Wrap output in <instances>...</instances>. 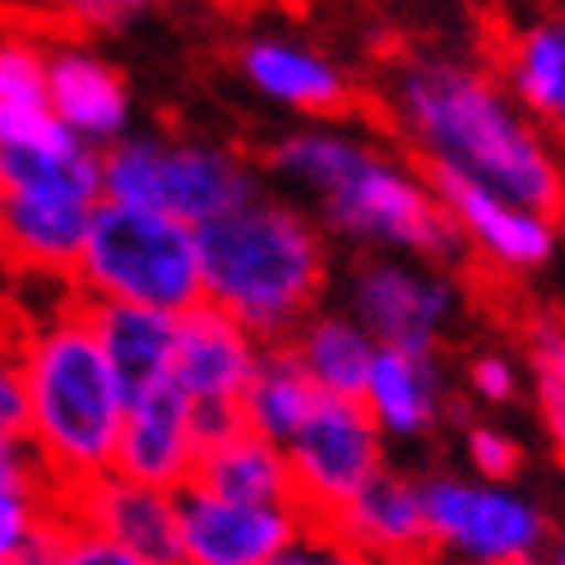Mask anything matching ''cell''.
Wrapping results in <instances>:
<instances>
[{"instance_id": "cell-1", "label": "cell", "mask_w": 565, "mask_h": 565, "mask_svg": "<svg viewBox=\"0 0 565 565\" xmlns=\"http://www.w3.org/2000/svg\"><path fill=\"white\" fill-rule=\"evenodd\" d=\"M375 107L394 145L427 177H459L565 218V153L487 61L404 52L381 70Z\"/></svg>"}, {"instance_id": "cell-2", "label": "cell", "mask_w": 565, "mask_h": 565, "mask_svg": "<svg viewBox=\"0 0 565 565\" xmlns=\"http://www.w3.org/2000/svg\"><path fill=\"white\" fill-rule=\"evenodd\" d=\"M260 172L329 232V242L358 255L463 265L459 232L427 168L362 121L329 116L278 135Z\"/></svg>"}, {"instance_id": "cell-3", "label": "cell", "mask_w": 565, "mask_h": 565, "mask_svg": "<svg viewBox=\"0 0 565 565\" xmlns=\"http://www.w3.org/2000/svg\"><path fill=\"white\" fill-rule=\"evenodd\" d=\"M14 334L29 394V445L46 482L70 491L116 463V440L130 394L116 381L107 352L88 324L75 288L52 301L14 292Z\"/></svg>"}, {"instance_id": "cell-4", "label": "cell", "mask_w": 565, "mask_h": 565, "mask_svg": "<svg viewBox=\"0 0 565 565\" xmlns=\"http://www.w3.org/2000/svg\"><path fill=\"white\" fill-rule=\"evenodd\" d=\"M200 274L204 301L274 348L329 306L334 242L297 200L255 191L200 227Z\"/></svg>"}, {"instance_id": "cell-5", "label": "cell", "mask_w": 565, "mask_h": 565, "mask_svg": "<svg viewBox=\"0 0 565 565\" xmlns=\"http://www.w3.org/2000/svg\"><path fill=\"white\" fill-rule=\"evenodd\" d=\"M98 204L103 153L84 139L0 153V255L19 278H70Z\"/></svg>"}, {"instance_id": "cell-6", "label": "cell", "mask_w": 565, "mask_h": 565, "mask_svg": "<svg viewBox=\"0 0 565 565\" xmlns=\"http://www.w3.org/2000/svg\"><path fill=\"white\" fill-rule=\"evenodd\" d=\"M70 288L79 301H126L172 316L191 311L204 301L200 227L158 209L103 200L70 269Z\"/></svg>"}, {"instance_id": "cell-7", "label": "cell", "mask_w": 565, "mask_h": 565, "mask_svg": "<svg viewBox=\"0 0 565 565\" xmlns=\"http://www.w3.org/2000/svg\"><path fill=\"white\" fill-rule=\"evenodd\" d=\"M255 191H265V172L218 139L130 130L103 149V200L158 209L191 227L223 218Z\"/></svg>"}, {"instance_id": "cell-8", "label": "cell", "mask_w": 565, "mask_h": 565, "mask_svg": "<svg viewBox=\"0 0 565 565\" xmlns=\"http://www.w3.org/2000/svg\"><path fill=\"white\" fill-rule=\"evenodd\" d=\"M339 306L381 348L445 352L473 311V282L463 278V265L422 255H358L339 282Z\"/></svg>"}, {"instance_id": "cell-9", "label": "cell", "mask_w": 565, "mask_h": 565, "mask_svg": "<svg viewBox=\"0 0 565 565\" xmlns=\"http://www.w3.org/2000/svg\"><path fill=\"white\" fill-rule=\"evenodd\" d=\"M422 510H427V552L445 565H501L537 561L556 514L520 482H487L463 468H427Z\"/></svg>"}, {"instance_id": "cell-10", "label": "cell", "mask_w": 565, "mask_h": 565, "mask_svg": "<svg viewBox=\"0 0 565 565\" xmlns=\"http://www.w3.org/2000/svg\"><path fill=\"white\" fill-rule=\"evenodd\" d=\"M436 195L450 214L463 265H473L482 278L497 282H533L561 265L565 255V218L543 214L533 204H520L510 195L482 191L459 177H431Z\"/></svg>"}, {"instance_id": "cell-11", "label": "cell", "mask_w": 565, "mask_h": 565, "mask_svg": "<svg viewBox=\"0 0 565 565\" xmlns=\"http://www.w3.org/2000/svg\"><path fill=\"white\" fill-rule=\"evenodd\" d=\"M282 450L292 463L297 505L316 520H334L375 473L390 468V440L362 408V398H320Z\"/></svg>"}, {"instance_id": "cell-12", "label": "cell", "mask_w": 565, "mask_h": 565, "mask_svg": "<svg viewBox=\"0 0 565 565\" xmlns=\"http://www.w3.org/2000/svg\"><path fill=\"white\" fill-rule=\"evenodd\" d=\"M265 348L242 320H232L218 306H191L177 316V358L172 385L191 398L200 417L204 445L242 427V394L260 366Z\"/></svg>"}, {"instance_id": "cell-13", "label": "cell", "mask_w": 565, "mask_h": 565, "mask_svg": "<svg viewBox=\"0 0 565 565\" xmlns=\"http://www.w3.org/2000/svg\"><path fill=\"white\" fill-rule=\"evenodd\" d=\"M181 533L177 565H269L274 552L301 529V505L278 501H237L218 497L200 482L177 491Z\"/></svg>"}, {"instance_id": "cell-14", "label": "cell", "mask_w": 565, "mask_h": 565, "mask_svg": "<svg viewBox=\"0 0 565 565\" xmlns=\"http://www.w3.org/2000/svg\"><path fill=\"white\" fill-rule=\"evenodd\" d=\"M459 375L440 348H381L362 408L390 445H427L455 422Z\"/></svg>"}, {"instance_id": "cell-15", "label": "cell", "mask_w": 565, "mask_h": 565, "mask_svg": "<svg viewBox=\"0 0 565 565\" xmlns=\"http://www.w3.org/2000/svg\"><path fill=\"white\" fill-rule=\"evenodd\" d=\"M204 431L200 417L172 381H162L145 394H130L121 440H116V473L149 482L162 491H185L200 473Z\"/></svg>"}, {"instance_id": "cell-16", "label": "cell", "mask_w": 565, "mask_h": 565, "mask_svg": "<svg viewBox=\"0 0 565 565\" xmlns=\"http://www.w3.org/2000/svg\"><path fill=\"white\" fill-rule=\"evenodd\" d=\"M242 79L260 93L265 103L306 116V121H329V116H348L352 111V79L348 70L320 52L311 42L282 38V33H255L242 42L237 52Z\"/></svg>"}, {"instance_id": "cell-17", "label": "cell", "mask_w": 565, "mask_h": 565, "mask_svg": "<svg viewBox=\"0 0 565 565\" xmlns=\"http://www.w3.org/2000/svg\"><path fill=\"white\" fill-rule=\"evenodd\" d=\"M61 514L130 552L177 565V533H181L177 491L135 482L126 473H116V468H107V473L61 491Z\"/></svg>"}, {"instance_id": "cell-18", "label": "cell", "mask_w": 565, "mask_h": 565, "mask_svg": "<svg viewBox=\"0 0 565 565\" xmlns=\"http://www.w3.org/2000/svg\"><path fill=\"white\" fill-rule=\"evenodd\" d=\"M487 65L533 116V126L565 153V6L505 23L501 38L491 42Z\"/></svg>"}, {"instance_id": "cell-19", "label": "cell", "mask_w": 565, "mask_h": 565, "mask_svg": "<svg viewBox=\"0 0 565 565\" xmlns=\"http://www.w3.org/2000/svg\"><path fill=\"white\" fill-rule=\"evenodd\" d=\"M46 107L61 116L70 135L98 153L135 130L126 75L84 42H61L46 52Z\"/></svg>"}, {"instance_id": "cell-20", "label": "cell", "mask_w": 565, "mask_h": 565, "mask_svg": "<svg viewBox=\"0 0 565 565\" xmlns=\"http://www.w3.org/2000/svg\"><path fill=\"white\" fill-rule=\"evenodd\" d=\"M334 524L358 543L371 561L427 552V510H422V478L408 468L390 463L385 473H375L358 497H352Z\"/></svg>"}, {"instance_id": "cell-21", "label": "cell", "mask_w": 565, "mask_h": 565, "mask_svg": "<svg viewBox=\"0 0 565 565\" xmlns=\"http://www.w3.org/2000/svg\"><path fill=\"white\" fill-rule=\"evenodd\" d=\"M84 311L126 394H145L162 381H172V358H177L172 311L126 306V301H84Z\"/></svg>"}, {"instance_id": "cell-22", "label": "cell", "mask_w": 565, "mask_h": 565, "mask_svg": "<svg viewBox=\"0 0 565 565\" xmlns=\"http://www.w3.org/2000/svg\"><path fill=\"white\" fill-rule=\"evenodd\" d=\"M282 348L292 352V362L306 371V381L324 398H362L371 362H375V352H381V343H375L339 301L320 306Z\"/></svg>"}, {"instance_id": "cell-23", "label": "cell", "mask_w": 565, "mask_h": 565, "mask_svg": "<svg viewBox=\"0 0 565 565\" xmlns=\"http://www.w3.org/2000/svg\"><path fill=\"white\" fill-rule=\"evenodd\" d=\"M195 482L218 491V497H237V501H278V505L292 501L297 505L288 450L265 436H255L250 427H237L218 440H209L200 455Z\"/></svg>"}, {"instance_id": "cell-24", "label": "cell", "mask_w": 565, "mask_h": 565, "mask_svg": "<svg viewBox=\"0 0 565 565\" xmlns=\"http://www.w3.org/2000/svg\"><path fill=\"white\" fill-rule=\"evenodd\" d=\"M320 398L324 394L306 381V371L292 362V352L274 343L265 348V358L242 394V427H250L255 436H265L274 445H288L301 431V422L316 413Z\"/></svg>"}, {"instance_id": "cell-25", "label": "cell", "mask_w": 565, "mask_h": 565, "mask_svg": "<svg viewBox=\"0 0 565 565\" xmlns=\"http://www.w3.org/2000/svg\"><path fill=\"white\" fill-rule=\"evenodd\" d=\"M459 390L482 413H505L529 394V362L510 343H478L459 362Z\"/></svg>"}, {"instance_id": "cell-26", "label": "cell", "mask_w": 565, "mask_h": 565, "mask_svg": "<svg viewBox=\"0 0 565 565\" xmlns=\"http://www.w3.org/2000/svg\"><path fill=\"white\" fill-rule=\"evenodd\" d=\"M61 524L56 487H0V561L33 556Z\"/></svg>"}, {"instance_id": "cell-27", "label": "cell", "mask_w": 565, "mask_h": 565, "mask_svg": "<svg viewBox=\"0 0 565 565\" xmlns=\"http://www.w3.org/2000/svg\"><path fill=\"white\" fill-rule=\"evenodd\" d=\"M459 468L487 482H520L524 473V440L514 436L501 417H468L459 427Z\"/></svg>"}, {"instance_id": "cell-28", "label": "cell", "mask_w": 565, "mask_h": 565, "mask_svg": "<svg viewBox=\"0 0 565 565\" xmlns=\"http://www.w3.org/2000/svg\"><path fill=\"white\" fill-rule=\"evenodd\" d=\"M269 565H375L334 520H316L306 514L301 529L274 552Z\"/></svg>"}, {"instance_id": "cell-29", "label": "cell", "mask_w": 565, "mask_h": 565, "mask_svg": "<svg viewBox=\"0 0 565 565\" xmlns=\"http://www.w3.org/2000/svg\"><path fill=\"white\" fill-rule=\"evenodd\" d=\"M46 552H52V565H172V561H158V556H145V552H130L121 543H111V537L65 520V514H61Z\"/></svg>"}, {"instance_id": "cell-30", "label": "cell", "mask_w": 565, "mask_h": 565, "mask_svg": "<svg viewBox=\"0 0 565 565\" xmlns=\"http://www.w3.org/2000/svg\"><path fill=\"white\" fill-rule=\"evenodd\" d=\"M0 103H46V46L0 33Z\"/></svg>"}, {"instance_id": "cell-31", "label": "cell", "mask_w": 565, "mask_h": 565, "mask_svg": "<svg viewBox=\"0 0 565 565\" xmlns=\"http://www.w3.org/2000/svg\"><path fill=\"white\" fill-rule=\"evenodd\" d=\"M520 352L529 362V390L533 385H556L565 390V316L537 311L524 320Z\"/></svg>"}, {"instance_id": "cell-32", "label": "cell", "mask_w": 565, "mask_h": 565, "mask_svg": "<svg viewBox=\"0 0 565 565\" xmlns=\"http://www.w3.org/2000/svg\"><path fill=\"white\" fill-rule=\"evenodd\" d=\"M75 139L61 116L46 103H0V153H19V149H46Z\"/></svg>"}, {"instance_id": "cell-33", "label": "cell", "mask_w": 565, "mask_h": 565, "mask_svg": "<svg viewBox=\"0 0 565 565\" xmlns=\"http://www.w3.org/2000/svg\"><path fill=\"white\" fill-rule=\"evenodd\" d=\"M0 440H29V394H23L14 320L0 324Z\"/></svg>"}, {"instance_id": "cell-34", "label": "cell", "mask_w": 565, "mask_h": 565, "mask_svg": "<svg viewBox=\"0 0 565 565\" xmlns=\"http://www.w3.org/2000/svg\"><path fill=\"white\" fill-rule=\"evenodd\" d=\"M158 6L162 0H56V10L79 29H116V23L139 19Z\"/></svg>"}, {"instance_id": "cell-35", "label": "cell", "mask_w": 565, "mask_h": 565, "mask_svg": "<svg viewBox=\"0 0 565 565\" xmlns=\"http://www.w3.org/2000/svg\"><path fill=\"white\" fill-rule=\"evenodd\" d=\"M533 413H537V431H543L547 450L556 455V463H565V390L533 385Z\"/></svg>"}, {"instance_id": "cell-36", "label": "cell", "mask_w": 565, "mask_h": 565, "mask_svg": "<svg viewBox=\"0 0 565 565\" xmlns=\"http://www.w3.org/2000/svg\"><path fill=\"white\" fill-rule=\"evenodd\" d=\"M14 292H19V274L10 269L6 255H0V324H10V316H14Z\"/></svg>"}, {"instance_id": "cell-37", "label": "cell", "mask_w": 565, "mask_h": 565, "mask_svg": "<svg viewBox=\"0 0 565 565\" xmlns=\"http://www.w3.org/2000/svg\"><path fill=\"white\" fill-rule=\"evenodd\" d=\"M537 565H565V510L552 520V537H547L543 556H537Z\"/></svg>"}, {"instance_id": "cell-38", "label": "cell", "mask_w": 565, "mask_h": 565, "mask_svg": "<svg viewBox=\"0 0 565 565\" xmlns=\"http://www.w3.org/2000/svg\"><path fill=\"white\" fill-rule=\"evenodd\" d=\"M375 565H445L436 552H408V556H390V561H375Z\"/></svg>"}, {"instance_id": "cell-39", "label": "cell", "mask_w": 565, "mask_h": 565, "mask_svg": "<svg viewBox=\"0 0 565 565\" xmlns=\"http://www.w3.org/2000/svg\"><path fill=\"white\" fill-rule=\"evenodd\" d=\"M46 547H52V543H46ZM33 552V556H19V561H0V565H52V552Z\"/></svg>"}, {"instance_id": "cell-40", "label": "cell", "mask_w": 565, "mask_h": 565, "mask_svg": "<svg viewBox=\"0 0 565 565\" xmlns=\"http://www.w3.org/2000/svg\"><path fill=\"white\" fill-rule=\"evenodd\" d=\"M501 565H537V561H501Z\"/></svg>"}]
</instances>
